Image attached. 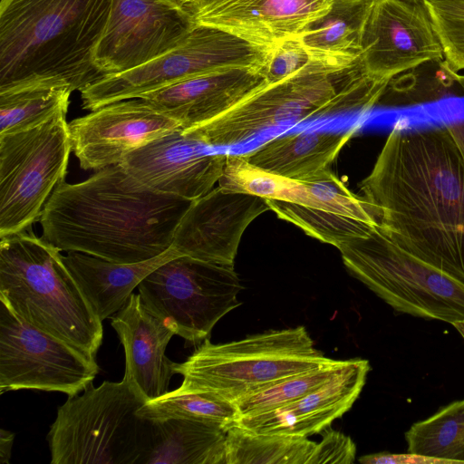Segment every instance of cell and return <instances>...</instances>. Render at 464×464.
<instances>
[{
    "instance_id": "cell-27",
    "label": "cell",
    "mask_w": 464,
    "mask_h": 464,
    "mask_svg": "<svg viewBox=\"0 0 464 464\" xmlns=\"http://www.w3.org/2000/svg\"><path fill=\"white\" fill-rule=\"evenodd\" d=\"M314 446L308 438L256 433L234 425L227 431L226 464H306Z\"/></svg>"
},
{
    "instance_id": "cell-26",
    "label": "cell",
    "mask_w": 464,
    "mask_h": 464,
    "mask_svg": "<svg viewBox=\"0 0 464 464\" xmlns=\"http://www.w3.org/2000/svg\"><path fill=\"white\" fill-rule=\"evenodd\" d=\"M218 186L267 200H282L321 209L309 181L288 179L248 162L243 154H226Z\"/></svg>"
},
{
    "instance_id": "cell-36",
    "label": "cell",
    "mask_w": 464,
    "mask_h": 464,
    "mask_svg": "<svg viewBox=\"0 0 464 464\" xmlns=\"http://www.w3.org/2000/svg\"><path fill=\"white\" fill-rule=\"evenodd\" d=\"M362 464H451L449 460L430 458L423 455L407 452L394 454L380 452L362 456L359 459Z\"/></svg>"
},
{
    "instance_id": "cell-18",
    "label": "cell",
    "mask_w": 464,
    "mask_h": 464,
    "mask_svg": "<svg viewBox=\"0 0 464 464\" xmlns=\"http://www.w3.org/2000/svg\"><path fill=\"white\" fill-rule=\"evenodd\" d=\"M334 0H198L188 8L197 24L228 32L269 50L299 35Z\"/></svg>"
},
{
    "instance_id": "cell-20",
    "label": "cell",
    "mask_w": 464,
    "mask_h": 464,
    "mask_svg": "<svg viewBox=\"0 0 464 464\" xmlns=\"http://www.w3.org/2000/svg\"><path fill=\"white\" fill-rule=\"evenodd\" d=\"M260 67L221 68L145 93L140 98L176 121L181 130H188L224 113L268 84Z\"/></svg>"
},
{
    "instance_id": "cell-4",
    "label": "cell",
    "mask_w": 464,
    "mask_h": 464,
    "mask_svg": "<svg viewBox=\"0 0 464 464\" xmlns=\"http://www.w3.org/2000/svg\"><path fill=\"white\" fill-rule=\"evenodd\" d=\"M388 84L371 78L360 63L347 69L316 60L188 130L212 149L237 145L267 129L367 111Z\"/></svg>"
},
{
    "instance_id": "cell-40",
    "label": "cell",
    "mask_w": 464,
    "mask_h": 464,
    "mask_svg": "<svg viewBox=\"0 0 464 464\" xmlns=\"http://www.w3.org/2000/svg\"><path fill=\"white\" fill-rule=\"evenodd\" d=\"M460 78H461V80H462V82L464 83V75H460Z\"/></svg>"
},
{
    "instance_id": "cell-2",
    "label": "cell",
    "mask_w": 464,
    "mask_h": 464,
    "mask_svg": "<svg viewBox=\"0 0 464 464\" xmlns=\"http://www.w3.org/2000/svg\"><path fill=\"white\" fill-rule=\"evenodd\" d=\"M191 202L149 188L116 164L81 182H62L39 221L43 238L61 251L136 263L172 246Z\"/></svg>"
},
{
    "instance_id": "cell-25",
    "label": "cell",
    "mask_w": 464,
    "mask_h": 464,
    "mask_svg": "<svg viewBox=\"0 0 464 464\" xmlns=\"http://www.w3.org/2000/svg\"><path fill=\"white\" fill-rule=\"evenodd\" d=\"M373 0H334L296 37L317 59L351 69L360 63L364 23Z\"/></svg>"
},
{
    "instance_id": "cell-14",
    "label": "cell",
    "mask_w": 464,
    "mask_h": 464,
    "mask_svg": "<svg viewBox=\"0 0 464 464\" xmlns=\"http://www.w3.org/2000/svg\"><path fill=\"white\" fill-rule=\"evenodd\" d=\"M444 59L420 3L373 0L362 35L360 64L371 78L390 82L401 72Z\"/></svg>"
},
{
    "instance_id": "cell-23",
    "label": "cell",
    "mask_w": 464,
    "mask_h": 464,
    "mask_svg": "<svg viewBox=\"0 0 464 464\" xmlns=\"http://www.w3.org/2000/svg\"><path fill=\"white\" fill-rule=\"evenodd\" d=\"M347 131H301L276 137L244 155L246 160L277 175L306 181L330 169L353 137Z\"/></svg>"
},
{
    "instance_id": "cell-32",
    "label": "cell",
    "mask_w": 464,
    "mask_h": 464,
    "mask_svg": "<svg viewBox=\"0 0 464 464\" xmlns=\"http://www.w3.org/2000/svg\"><path fill=\"white\" fill-rule=\"evenodd\" d=\"M343 362L334 360L329 364L290 376L240 398L234 402L239 417L278 409L304 397L325 383Z\"/></svg>"
},
{
    "instance_id": "cell-10",
    "label": "cell",
    "mask_w": 464,
    "mask_h": 464,
    "mask_svg": "<svg viewBox=\"0 0 464 464\" xmlns=\"http://www.w3.org/2000/svg\"><path fill=\"white\" fill-rule=\"evenodd\" d=\"M267 50L224 30L197 24L176 48L137 68L104 75L81 92L82 108L133 99L188 78L226 67H260Z\"/></svg>"
},
{
    "instance_id": "cell-22",
    "label": "cell",
    "mask_w": 464,
    "mask_h": 464,
    "mask_svg": "<svg viewBox=\"0 0 464 464\" xmlns=\"http://www.w3.org/2000/svg\"><path fill=\"white\" fill-rule=\"evenodd\" d=\"M182 256L173 246L141 262L115 263L70 251L63 260L97 316L102 320L119 312L133 290L153 270Z\"/></svg>"
},
{
    "instance_id": "cell-9",
    "label": "cell",
    "mask_w": 464,
    "mask_h": 464,
    "mask_svg": "<svg viewBox=\"0 0 464 464\" xmlns=\"http://www.w3.org/2000/svg\"><path fill=\"white\" fill-rule=\"evenodd\" d=\"M67 111L0 135V238L26 230L63 181L72 149Z\"/></svg>"
},
{
    "instance_id": "cell-1",
    "label": "cell",
    "mask_w": 464,
    "mask_h": 464,
    "mask_svg": "<svg viewBox=\"0 0 464 464\" xmlns=\"http://www.w3.org/2000/svg\"><path fill=\"white\" fill-rule=\"evenodd\" d=\"M360 189L388 237L464 284V120L394 126Z\"/></svg>"
},
{
    "instance_id": "cell-13",
    "label": "cell",
    "mask_w": 464,
    "mask_h": 464,
    "mask_svg": "<svg viewBox=\"0 0 464 464\" xmlns=\"http://www.w3.org/2000/svg\"><path fill=\"white\" fill-rule=\"evenodd\" d=\"M196 25L169 0H112L95 65L103 76L137 68L179 46Z\"/></svg>"
},
{
    "instance_id": "cell-39",
    "label": "cell",
    "mask_w": 464,
    "mask_h": 464,
    "mask_svg": "<svg viewBox=\"0 0 464 464\" xmlns=\"http://www.w3.org/2000/svg\"><path fill=\"white\" fill-rule=\"evenodd\" d=\"M453 326L459 331L460 335L464 338V320L455 323Z\"/></svg>"
},
{
    "instance_id": "cell-17",
    "label": "cell",
    "mask_w": 464,
    "mask_h": 464,
    "mask_svg": "<svg viewBox=\"0 0 464 464\" xmlns=\"http://www.w3.org/2000/svg\"><path fill=\"white\" fill-rule=\"evenodd\" d=\"M267 210L266 199L218 186L191 202L172 246L182 256L234 267L243 233Z\"/></svg>"
},
{
    "instance_id": "cell-19",
    "label": "cell",
    "mask_w": 464,
    "mask_h": 464,
    "mask_svg": "<svg viewBox=\"0 0 464 464\" xmlns=\"http://www.w3.org/2000/svg\"><path fill=\"white\" fill-rule=\"evenodd\" d=\"M371 366L367 360H345L322 386L278 409L239 417L235 425L256 433L308 438L330 427L359 397Z\"/></svg>"
},
{
    "instance_id": "cell-34",
    "label": "cell",
    "mask_w": 464,
    "mask_h": 464,
    "mask_svg": "<svg viewBox=\"0 0 464 464\" xmlns=\"http://www.w3.org/2000/svg\"><path fill=\"white\" fill-rule=\"evenodd\" d=\"M316 60L320 59L315 58L297 37H292L268 50L260 70L269 84L295 73Z\"/></svg>"
},
{
    "instance_id": "cell-6",
    "label": "cell",
    "mask_w": 464,
    "mask_h": 464,
    "mask_svg": "<svg viewBox=\"0 0 464 464\" xmlns=\"http://www.w3.org/2000/svg\"><path fill=\"white\" fill-rule=\"evenodd\" d=\"M334 360L314 344L304 326L273 330L214 344L207 338L183 362H172L183 376L175 393L206 392L232 402L290 376Z\"/></svg>"
},
{
    "instance_id": "cell-24",
    "label": "cell",
    "mask_w": 464,
    "mask_h": 464,
    "mask_svg": "<svg viewBox=\"0 0 464 464\" xmlns=\"http://www.w3.org/2000/svg\"><path fill=\"white\" fill-rule=\"evenodd\" d=\"M227 431L189 419L150 420L139 464H226Z\"/></svg>"
},
{
    "instance_id": "cell-11",
    "label": "cell",
    "mask_w": 464,
    "mask_h": 464,
    "mask_svg": "<svg viewBox=\"0 0 464 464\" xmlns=\"http://www.w3.org/2000/svg\"><path fill=\"white\" fill-rule=\"evenodd\" d=\"M146 306L170 322L176 334L196 343L240 305L242 289L234 267L180 256L162 264L138 286Z\"/></svg>"
},
{
    "instance_id": "cell-8",
    "label": "cell",
    "mask_w": 464,
    "mask_h": 464,
    "mask_svg": "<svg viewBox=\"0 0 464 464\" xmlns=\"http://www.w3.org/2000/svg\"><path fill=\"white\" fill-rule=\"evenodd\" d=\"M350 274L399 313L464 320V284L403 249L379 222L338 246Z\"/></svg>"
},
{
    "instance_id": "cell-16",
    "label": "cell",
    "mask_w": 464,
    "mask_h": 464,
    "mask_svg": "<svg viewBox=\"0 0 464 464\" xmlns=\"http://www.w3.org/2000/svg\"><path fill=\"white\" fill-rule=\"evenodd\" d=\"M211 150L188 130H179L131 151L121 164L149 188L193 201L222 175L226 154Z\"/></svg>"
},
{
    "instance_id": "cell-12",
    "label": "cell",
    "mask_w": 464,
    "mask_h": 464,
    "mask_svg": "<svg viewBox=\"0 0 464 464\" xmlns=\"http://www.w3.org/2000/svg\"><path fill=\"white\" fill-rule=\"evenodd\" d=\"M92 357L24 321L0 299V393L21 389L75 396L95 379Z\"/></svg>"
},
{
    "instance_id": "cell-28",
    "label": "cell",
    "mask_w": 464,
    "mask_h": 464,
    "mask_svg": "<svg viewBox=\"0 0 464 464\" xmlns=\"http://www.w3.org/2000/svg\"><path fill=\"white\" fill-rule=\"evenodd\" d=\"M405 440L408 452L464 463V399L412 424Z\"/></svg>"
},
{
    "instance_id": "cell-7",
    "label": "cell",
    "mask_w": 464,
    "mask_h": 464,
    "mask_svg": "<svg viewBox=\"0 0 464 464\" xmlns=\"http://www.w3.org/2000/svg\"><path fill=\"white\" fill-rule=\"evenodd\" d=\"M146 402L125 377L91 382L57 410L47 435L51 463L139 464L150 420L138 411Z\"/></svg>"
},
{
    "instance_id": "cell-15",
    "label": "cell",
    "mask_w": 464,
    "mask_h": 464,
    "mask_svg": "<svg viewBox=\"0 0 464 464\" xmlns=\"http://www.w3.org/2000/svg\"><path fill=\"white\" fill-rule=\"evenodd\" d=\"M72 151L83 169L121 164L131 151L181 130L141 98L112 102L68 123Z\"/></svg>"
},
{
    "instance_id": "cell-30",
    "label": "cell",
    "mask_w": 464,
    "mask_h": 464,
    "mask_svg": "<svg viewBox=\"0 0 464 464\" xmlns=\"http://www.w3.org/2000/svg\"><path fill=\"white\" fill-rule=\"evenodd\" d=\"M139 414L150 420L189 419L224 427L227 430L239 417L236 404L206 392L175 393L172 391L147 401Z\"/></svg>"
},
{
    "instance_id": "cell-29",
    "label": "cell",
    "mask_w": 464,
    "mask_h": 464,
    "mask_svg": "<svg viewBox=\"0 0 464 464\" xmlns=\"http://www.w3.org/2000/svg\"><path fill=\"white\" fill-rule=\"evenodd\" d=\"M72 91L39 84L0 92V135L38 126L67 111Z\"/></svg>"
},
{
    "instance_id": "cell-33",
    "label": "cell",
    "mask_w": 464,
    "mask_h": 464,
    "mask_svg": "<svg viewBox=\"0 0 464 464\" xmlns=\"http://www.w3.org/2000/svg\"><path fill=\"white\" fill-rule=\"evenodd\" d=\"M441 44L445 69L464 71V0H419Z\"/></svg>"
},
{
    "instance_id": "cell-31",
    "label": "cell",
    "mask_w": 464,
    "mask_h": 464,
    "mask_svg": "<svg viewBox=\"0 0 464 464\" xmlns=\"http://www.w3.org/2000/svg\"><path fill=\"white\" fill-rule=\"evenodd\" d=\"M276 216L300 227L308 236L338 246L366 235L378 220H361L282 200H267Z\"/></svg>"
},
{
    "instance_id": "cell-5",
    "label": "cell",
    "mask_w": 464,
    "mask_h": 464,
    "mask_svg": "<svg viewBox=\"0 0 464 464\" xmlns=\"http://www.w3.org/2000/svg\"><path fill=\"white\" fill-rule=\"evenodd\" d=\"M0 299L31 325L96 356L102 321L61 250L31 230L0 238Z\"/></svg>"
},
{
    "instance_id": "cell-37",
    "label": "cell",
    "mask_w": 464,
    "mask_h": 464,
    "mask_svg": "<svg viewBox=\"0 0 464 464\" xmlns=\"http://www.w3.org/2000/svg\"><path fill=\"white\" fill-rule=\"evenodd\" d=\"M14 440V433L1 429L0 430V463H9L12 448Z\"/></svg>"
},
{
    "instance_id": "cell-3",
    "label": "cell",
    "mask_w": 464,
    "mask_h": 464,
    "mask_svg": "<svg viewBox=\"0 0 464 464\" xmlns=\"http://www.w3.org/2000/svg\"><path fill=\"white\" fill-rule=\"evenodd\" d=\"M112 0H1L0 92L33 85L72 92L103 75L94 63Z\"/></svg>"
},
{
    "instance_id": "cell-38",
    "label": "cell",
    "mask_w": 464,
    "mask_h": 464,
    "mask_svg": "<svg viewBox=\"0 0 464 464\" xmlns=\"http://www.w3.org/2000/svg\"><path fill=\"white\" fill-rule=\"evenodd\" d=\"M170 2H172L173 4L188 10V8L193 5L194 3H196L198 0H169Z\"/></svg>"
},
{
    "instance_id": "cell-21",
    "label": "cell",
    "mask_w": 464,
    "mask_h": 464,
    "mask_svg": "<svg viewBox=\"0 0 464 464\" xmlns=\"http://www.w3.org/2000/svg\"><path fill=\"white\" fill-rule=\"evenodd\" d=\"M125 353L124 376L147 401L169 392L172 362L165 354L176 330L152 313L140 295L131 294L125 305L111 316Z\"/></svg>"
},
{
    "instance_id": "cell-35",
    "label": "cell",
    "mask_w": 464,
    "mask_h": 464,
    "mask_svg": "<svg viewBox=\"0 0 464 464\" xmlns=\"http://www.w3.org/2000/svg\"><path fill=\"white\" fill-rule=\"evenodd\" d=\"M356 446L352 439L339 430L327 428L306 464H351L354 462Z\"/></svg>"
}]
</instances>
